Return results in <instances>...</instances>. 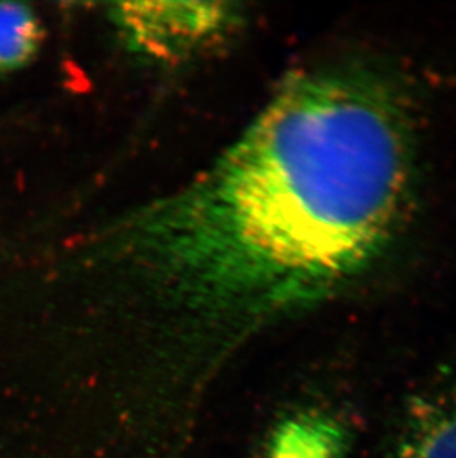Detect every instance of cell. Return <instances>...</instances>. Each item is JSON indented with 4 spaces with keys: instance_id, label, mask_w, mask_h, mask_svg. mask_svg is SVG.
Here are the masks:
<instances>
[{
    "instance_id": "5",
    "label": "cell",
    "mask_w": 456,
    "mask_h": 458,
    "mask_svg": "<svg viewBox=\"0 0 456 458\" xmlns=\"http://www.w3.org/2000/svg\"><path fill=\"white\" fill-rule=\"evenodd\" d=\"M40 39L39 20L27 4L0 2V74L24 67Z\"/></svg>"
},
{
    "instance_id": "1",
    "label": "cell",
    "mask_w": 456,
    "mask_h": 458,
    "mask_svg": "<svg viewBox=\"0 0 456 458\" xmlns=\"http://www.w3.org/2000/svg\"><path fill=\"white\" fill-rule=\"evenodd\" d=\"M367 221L351 157L272 97L202 173L74 239L58 273L73 285L252 324L354 285L367 270Z\"/></svg>"
},
{
    "instance_id": "2",
    "label": "cell",
    "mask_w": 456,
    "mask_h": 458,
    "mask_svg": "<svg viewBox=\"0 0 456 458\" xmlns=\"http://www.w3.org/2000/svg\"><path fill=\"white\" fill-rule=\"evenodd\" d=\"M108 15L131 51L164 63L211 48L239 21L236 4L227 2H125Z\"/></svg>"
},
{
    "instance_id": "3",
    "label": "cell",
    "mask_w": 456,
    "mask_h": 458,
    "mask_svg": "<svg viewBox=\"0 0 456 458\" xmlns=\"http://www.w3.org/2000/svg\"><path fill=\"white\" fill-rule=\"evenodd\" d=\"M390 458H456V365L408 399Z\"/></svg>"
},
{
    "instance_id": "4",
    "label": "cell",
    "mask_w": 456,
    "mask_h": 458,
    "mask_svg": "<svg viewBox=\"0 0 456 458\" xmlns=\"http://www.w3.org/2000/svg\"><path fill=\"white\" fill-rule=\"evenodd\" d=\"M353 439V430L340 415L304 408L277 421L261 458H349Z\"/></svg>"
}]
</instances>
